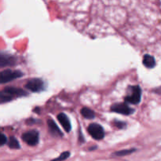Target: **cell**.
I'll return each instance as SVG.
<instances>
[{"label": "cell", "mask_w": 161, "mask_h": 161, "mask_svg": "<svg viewBox=\"0 0 161 161\" xmlns=\"http://www.w3.org/2000/svg\"><path fill=\"white\" fill-rule=\"evenodd\" d=\"M27 94V92L20 88L6 87L0 91V102H9L14 97L26 96Z\"/></svg>", "instance_id": "obj_1"}, {"label": "cell", "mask_w": 161, "mask_h": 161, "mask_svg": "<svg viewBox=\"0 0 161 161\" xmlns=\"http://www.w3.org/2000/svg\"><path fill=\"white\" fill-rule=\"evenodd\" d=\"M47 124H48L49 129H50V131L52 135H54V136H58V137L63 136L62 132L61 131L60 128L58 127L56 123H55L53 119H49L48 120H47Z\"/></svg>", "instance_id": "obj_10"}, {"label": "cell", "mask_w": 161, "mask_h": 161, "mask_svg": "<svg viewBox=\"0 0 161 161\" xmlns=\"http://www.w3.org/2000/svg\"><path fill=\"white\" fill-rule=\"evenodd\" d=\"M21 138L25 143L29 146H36L39 142V133L36 130L27 131L22 135Z\"/></svg>", "instance_id": "obj_5"}, {"label": "cell", "mask_w": 161, "mask_h": 161, "mask_svg": "<svg viewBox=\"0 0 161 161\" xmlns=\"http://www.w3.org/2000/svg\"><path fill=\"white\" fill-rule=\"evenodd\" d=\"M88 132L95 140H102L105 137L103 127L97 124H91L88 127Z\"/></svg>", "instance_id": "obj_4"}, {"label": "cell", "mask_w": 161, "mask_h": 161, "mask_svg": "<svg viewBox=\"0 0 161 161\" xmlns=\"http://www.w3.org/2000/svg\"><path fill=\"white\" fill-rule=\"evenodd\" d=\"M58 119L60 122V124L62 125L63 128L64 129L66 132H70L72 130V126H71V123L69 121V118L66 116L64 113H59L58 116Z\"/></svg>", "instance_id": "obj_9"}, {"label": "cell", "mask_w": 161, "mask_h": 161, "mask_svg": "<svg viewBox=\"0 0 161 161\" xmlns=\"http://www.w3.org/2000/svg\"><path fill=\"white\" fill-rule=\"evenodd\" d=\"M111 110L115 113H119V114L125 115V116H128V115H131L132 113L135 112L133 108L129 107L127 104L125 103H118L115 104V105H112Z\"/></svg>", "instance_id": "obj_7"}, {"label": "cell", "mask_w": 161, "mask_h": 161, "mask_svg": "<svg viewBox=\"0 0 161 161\" xmlns=\"http://www.w3.org/2000/svg\"><path fill=\"white\" fill-rule=\"evenodd\" d=\"M143 64L146 68L153 69L156 65V60L153 56L149 54H146L143 58Z\"/></svg>", "instance_id": "obj_11"}, {"label": "cell", "mask_w": 161, "mask_h": 161, "mask_svg": "<svg viewBox=\"0 0 161 161\" xmlns=\"http://www.w3.org/2000/svg\"><path fill=\"white\" fill-rule=\"evenodd\" d=\"M25 87L31 92H40L44 89V82L40 79H31L28 80Z\"/></svg>", "instance_id": "obj_6"}, {"label": "cell", "mask_w": 161, "mask_h": 161, "mask_svg": "<svg viewBox=\"0 0 161 161\" xmlns=\"http://www.w3.org/2000/svg\"><path fill=\"white\" fill-rule=\"evenodd\" d=\"M136 149H126V150H120L116 152L113 153V156H116V157H123V156H127L129 154L135 152Z\"/></svg>", "instance_id": "obj_14"}, {"label": "cell", "mask_w": 161, "mask_h": 161, "mask_svg": "<svg viewBox=\"0 0 161 161\" xmlns=\"http://www.w3.org/2000/svg\"><path fill=\"white\" fill-rule=\"evenodd\" d=\"M81 114L83 117L86 118V119H92L95 117V113L93 110L90 109V108H86V107H84L81 109Z\"/></svg>", "instance_id": "obj_12"}, {"label": "cell", "mask_w": 161, "mask_h": 161, "mask_svg": "<svg viewBox=\"0 0 161 161\" xmlns=\"http://www.w3.org/2000/svg\"><path fill=\"white\" fill-rule=\"evenodd\" d=\"M16 64V58L10 54L0 53V68L13 66Z\"/></svg>", "instance_id": "obj_8"}, {"label": "cell", "mask_w": 161, "mask_h": 161, "mask_svg": "<svg viewBox=\"0 0 161 161\" xmlns=\"http://www.w3.org/2000/svg\"><path fill=\"white\" fill-rule=\"evenodd\" d=\"M69 156H70V153L68 152V151H66V152L62 153H61V155L58 157V158L54 159V160H53L52 161H64V160H65L66 159L69 158Z\"/></svg>", "instance_id": "obj_15"}, {"label": "cell", "mask_w": 161, "mask_h": 161, "mask_svg": "<svg viewBox=\"0 0 161 161\" xmlns=\"http://www.w3.org/2000/svg\"><path fill=\"white\" fill-rule=\"evenodd\" d=\"M23 75L20 71L19 70H12V69H6L0 72V83H6L12 80L20 78Z\"/></svg>", "instance_id": "obj_2"}, {"label": "cell", "mask_w": 161, "mask_h": 161, "mask_svg": "<svg viewBox=\"0 0 161 161\" xmlns=\"http://www.w3.org/2000/svg\"><path fill=\"white\" fill-rule=\"evenodd\" d=\"M8 146H9V147L10 149H20V144H19L18 141L14 137H10V138L9 140V142H8Z\"/></svg>", "instance_id": "obj_13"}, {"label": "cell", "mask_w": 161, "mask_h": 161, "mask_svg": "<svg viewBox=\"0 0 161 161\" xmlns=\"http://www.w3.org/2000/svg\"><path fill=\"white\" fill-rule=\"evenodd\" d=\"M115 124H116V127H119V128H124L126 125L124 122H119V121H116V122H115Z\"/></svg>", "instance_id": "obj_17"}, {"label": "cell", "mask_w": 161, "mask_h": 161, "mask_svg": "<svg viewBox=\"0 0 161 161\" xmlns=\"http://www.w3.org/2000/svg\"><path fill=\"white\" fill-rule=\"evenodd\" d=\"M6 142H7V138H6V135L0 133V146H3V145L6 144Z\"/></svg>", "instance_id": "obj_16"}, {"label": "cell", "mask_w": 161, "mask_h": 161, "mask_svg": "<svg viewBox=\"0 0 161 161\" xmlns=\"http://www.w3.org/2000/svg\"><path fill=\"white\" fill-rule=\"evenodd\" d=\"M130 94L125 97V101L128 103L137 105L140 102L142 98V90L139 86H130Z\"/></svg>", "instance_id": "obj_3"}]
</instances>
